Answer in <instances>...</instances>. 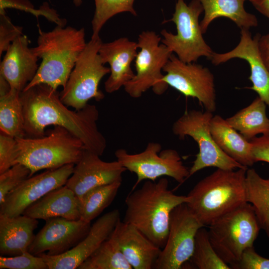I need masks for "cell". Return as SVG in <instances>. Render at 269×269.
Instances as JSON below:
<instances>
[{"label":"cell","instance_id":"obj_10","mask_svg":"<svg viewBox=\"0 0 269 269\" xmlns=\"http://www.w3.org/2000/svg\"><path fill=\"white\" fill-rule=\"evenodd\" d=\"M115 155L127 170L136 176L131 191L145 180L155 181L166 176L182 184L189 177V169L184 165L178 152L171 148L162 149L158 142H149L142 151L135 154L120 148L116 150Z\"/></svg>","mask_w":269,"mask_h":269},{"label":"cell","instance_id":"obj_11","mask_svg":"<svg viewBox=\"0 0 269 269\" xmlns=\"http://www.w3.org/2000/svg\"><path fill=\"white\" fill-rule=\"evenodd\" d=\"M161 37L153 31H142L137 42L140 49L135 60L136 73L124 86L131 97L138 98L149 88L158 95L163 94L168 86L162 80V70L172 52L163 44H159Z\"/></svg>","mask_w":269,"mask_h":269},{"label":"cell","instance_id":"obj_13","mask_svg":"<svg viewBox=\"0 0 269 269\" xmlns=\"http://www.w3.org/2000/svg\"><path fill=\"white\" fill-rule=\"evenodd\" d=\"M162 82L185 96L197 99L205 109L216 110L214 78L206 67L194 63H185L173 54L164 66Z\"/></svg>","mask_w":269,"mask_h":269},{"label":"cell","instance_id":"obj_34","mask_svg":"<svg viewBox=\"0 0 269 269\" xmlns=\"http://www.w3.org/2000/svg\"><path fill=\"white\" fill-rule=\"evenodd\" d=\"M0 269H48V268L42 257L27 251L14 256H0Z\"/></svg>","mask_w":269,"mask_h":269},{"label":"cell","instance_id":"obj_38","mask_svg":"<svg viewBox=\"0 0 269 269\" xmlns=\"http://www.w3.org/2000/svg\"><path fill=\"white\" fill-rule=\"evenodd\" d=\"M250 141L255 162L264 161L269 164V134L256 136Z\"/></svg>","mask_w":269,"mask_h":269},{"label":"cell","instance_id":"obj_27","mask_svg":"<svg viewBox=\"0 0 269 269\" xmlns=\"http://www.w3.org/2000/svg\"><path fill=\"white\" fill-rule=\"evenodd\" d=\"M20 93L11 87L0 92V132L15 138L26 136Z\"/></svg>","mask_w":269,"mask_h":269},{"label":"cell","instance_id":"obj_24","mask_svg":"<svg viewBox=\"0 0 269 269\" xmlns=\"http://www.w3.org/2000/svg\"><path fill=\"white\" fill-rule=\"evenodd\" d=\"M210 131L220 148L242 165L248 167L255 162L252 153V144L219 115L213 116Z\"/></svg>","mask_w":269,"mask_h":269},{"label":"cell","instance_id":"obj_14","mask_svg":"<svg viewBox=\"0 0 269 269\" xmlns=\"http://www.w3.org/2000/svg\"><path fill=\"white\" fill-rule=\"evenodd\" d=\"M74 166L65 165L27 178L6 196L0 204V215L15 217L22 214L28 206L47 193L65 185Z\"/></svg>","mask_w":269,"mask_h":269},{"label":"cell","instance_id":"obj_20","mask_svg":"<svg viewBox=\"0 0 269 269\" xmlns=\"http://www.w3.org/2000/svg\"><path fill=\"white\" fill-rule=\"evenodd\" d=\"M137 42L127 37H121L112 42L103 43L99 54L102 62L109 63L110 75L104 84L108 93L119 90L134 76L131 63L137 55Z\"/></svg>","mask_w":269,"mask_h":269},{"label":"cell","instance_id":"obj_8","mask_svg":"<svg viewBox=\"0 0 269 269\" xmlns=\"http://www.w3.org/2000/svg\"><path fill=\"white\" fill-rule=\"evenodd\" d=\"M213 113L205 111H186L174 122V134L183 139L187 136L197 143L199 152L189 169V177L199 170L209 167L233 170L245 167L224 152L218 146L210 131Z\"/></svg>","mask_w":269,"mask_h":269},{"label":"cell","instance_id":"obj_35","mask_svg":"<svg viewBox=\"0 0 269 269\" xmlns=\"http://www.w3.org/2000/svg\"><path fill=\"white\" fill-rule=\"evenodd\" d=\"M23 27L13 24L4 10L0 12V56L6 52L11 43L23 35Z\"/></svg>","mask_w":269,"mask_h":269},{"label":"cell","instance_id":"obj_1","mask_svg":"<svg viewBox=\"0 0 269 269\" xmlns=\"http://www.w3.org/2000/svg\"><path fill=\"white\" fill-rule=\"evenodd\" d=\"M26 135H44L49 126L63 127L83 142L85 149L101 156L107 141L97 126L99 113L94 105L73 111L60 99V93L46 84H38L21 92Z\"/></svg>","mask_w":269,"mask_h":269},{"label":"cell","instance_id":"obj_36","mask_svg":"<svg viewBox=\"0 0 269 269\" xmlns=\"http://www.w3.org/2000/svg\"><path fill=\"white\" fill-rule=\"evenodd\" d=\"M16 159V140L9 135L0 134V174L15 164Z\"/></svg>","mask_w":269,"mask_h":269},{"label":"cell","instance_id":"obj_22","mask_svg":"<svg viewBox=\"0 0 269 269\" xmlns=\"http://www.w3.org/2000/svg\"><path fill=\"white\" fill-rule=\"evenodd\" d=\"M23 215L46 220L54 217L80 219V200L65 185L47 193L28 206Z\"/></svg>","mask_w":269,"mask_h":269},{"label":"cell","instance_id":"obj_25","mask_svg":"<svg viewBox=\"0 0 269 269\" xmlns=\"http://www.w3.org/2000/svg\"><path fill=\"white\" fill-rule=\"evenodd\" d=\"M204 11L200 25L205 33L211 22L220 17H226L234 21L241 29L249 30L258 25L256 16L247 12L244 7L246 0H199Z\"/></svg>","mask_w":269,"mask_h":269},{"label":"cell","instance_id":"obj_4","mask_svg":"<svg viewBox=\"0 0 269 269\" xmlns=\"http://www.w3.org/2000/svg\"><path fill=\"white\" fill-rule=\"evenodd\" d=\"M248 168H217L197 183L187 195L186 204L204 226L247 202Z\"/></svg>","mask_w":269,"mask_h":269},{"label":"cell","instance_id":"obj_6","mask_svg":"<svg viewBox=\"0 0 269 269\" xmlns=\"http://www.w3.org/2000/svg\"><path fill=\"white\" fill-rule=\"evenodd\" d=\"M260 229L254 209L247 202L214 221L208 231L215 251L231 268L254 246Z\"/></svg>","mask_w":269,"mask_h":269},{"label":"cell","instance_id":"obj_17","mask_svg":"<svg viewBox=\"0 0 269 269\" xmlns=\"http://www.w3.org/2000/svg\"><path fill=\"white\" fill-rule=\"evenodd\" d=\"M100 156L85 149L65 184L79 199L92 188L122 182L126 168L117 160L107 162Z\"/></svg>","mask_w":269,"mask_h":269},{"label":"cell","instance_id":"obj_23","mask_svg":"<svg viewBox=\"0 0 269 269\" xmlns=\"http://www.w3.org/2000/svg\"><path fill=\"white\" fill-rule=\"evenodd\" d=\"M38 225L37 219L23 214L15 217L0 215V256H14L28 251Z\"/></svg>","mask_w":269,"mask_h":269},{"label":"cell","instance_id":"obj_40","mask_svg":"<svg viewBox=\"0 0 269 269\" xmlns=\"http://www.w3.org/2000/svg\"><path fill=\"white\" fill-rule=\"evenodd\" d=\"M254 6L269 19V0H248Z\"/></svg>","mask_w":269,"mask_h":269},{"label":"cell","instance_id":"obj_28","mask_svg":"<svg viewBox=\"0 0 269 269\" xmlns=\"http://www.w3.org/2000/svg\"><path fill=\"white\" fill-rule=\"evenodd\" d=\"M246 199L255 211L261 229L269 237V178L262 177L253 168L246 175Z\"/></svg>","mask_w":269,"mask_h":269},{"label":"cell","instance_id":"obj_9","mask_svg":"<svg viewBox=\"0 0 269 269\" xmlns=\"http://www.w3.org/2000/svg\"><path fill=\"white\" fill-rule=\"evenodd\" d=\"M203 11L199 0H192L188 5L184 0H177L172 17L164 21L173 22L177 33L162 30V44L183 62H194L201 56L211 59L214 53L203 37L199 23V17Z\"/></svg>","mask_w":269,"mask_h":269},{"label":"cell","instance_id":"obj_12","mask_svg":"<svg viewBox=\"0 0 269 269\" xmlns=\"http://www.w3.org/2000/svg\"><path fill=\"white\" fill-rule=\"evenodd\" d=\"M204 225L190 210L186 203L171 212L169 232L164 247L153 269H180L193 255L198 230Z\"/></svg>","mask_w":269,"mask_h":269},{"label":"cell","instance_id":"obj_32","mask_svg":"<svg viewBox=\"0 0 269 269\" xmlns=\"http://www.w3.org/2000/svg\"><path fill=\"white\" fill-rule=\"evenodd\" d=\"M95 10L92 20L91 38L99 37V32L106 22L114 15L129 12L134 16L137 13L134 7V0H94Z\"/></svg>","mask_w":269,"mask_h":269},{"label":"cell","instance_id":"obj_33","mask_svg":"<svg viewBox=\"0 0 269 269\" xmlns=\"http://www.w3.org/2000/svg\"><path fill=\"white\" fill-rule=\"evenodd\" d=\"M30 170L23 164L17 163L0 174V204L6 196L30 177Z\"/></svg>","mask_w":269,"mask_h":269},{"label":"cell","instance_id":"obj_19","mask_svg":"<svg viewBox=\"0 0 269 269\" xmlns=\"http://www.w3.org/2000/svg\"><path fill=\"white\" fill-rule=\"evenodd\" d=\"M28 37L22 35L10 45L0 62V75L10 87L22 92L35 76L38 58L28 47Z\"/></svg>","mask_w":269,"mask_h":269},{"label":"cell","instance_id":"obj_18","mask_svg":"<svg viewBox=\"0 0 269 269\" xmlns=\"http://www.w3.org/2000/svg\"><path fill=\"white\" fill-rule=\"evenodd\" d=\"M241 34L240 41L234 49L225 53H214L210 59L215 65L235 58L247 61L251 69L249 79L253 84L249 88L256 92L269 107V70L259 50L258 41L261 35L258 34L252 37L246 29H241Z\"/></svg>","mask_w":269,"mask_h":269},{"label":"cell","instance_id":"obj_2","mask_svg":"<svg viewBox=\"0 0 269 269\" xmlns=\"http://www.w3.org/2000/svg\"><path fill=\"white\" fill-rule=\"evenodd\" d=\"M187 201V195H176L169 189L166 178H161L157 182L146 180L126 197L123 221L135 226L162 249L167 239L172 211Z\"/></svg>","mask_w":269,"mask_h":269},{"label":"cell","instance_id":"obj_26","mask_svg":"<svg viewBox=\"0 0 269 269\" xmlns=\"http://www.w3.org/2000/svg\"><path fill=\"white\" fill-rule=\"evenodd\" d=\"M266 107L265 102L258 97L226 120L250 141L258 134H269V118L267 116Z\"/></svg>","mask_w":269,"mask_h":269},{"label":"cell","instance_id":"obj_37","mask_svg":"<svg viewBox=\"0 0 269 269\" xmlns=\"http://www.w3.org/2000/svg\"><path fill=\"white\" fill-rule=\"evenodd\" d=\"M233 269H269V259L259 255L254 246L247 248L239 261L231 266Z\"/></svg>","mask_w":269,"mask_h":269},{"label":"cell","instance_id":"obj_29","mask_svg":"<svg viewBox=\"0 0 269 269\" xmlns=\"http://www.w3.org/2000/svg\"><path fill=\"white\" fill-rule=\"evenodd\" d=\"M122 182L99 186L85 193L80 200V219L90 222L99 216L115 198Z\"/></svg>","mask_w":269,"mask_h":269},{"label":"cell","instance_id":"obj_5","mask_svg":"<svg viewBox=\"0 0 269 269\" xmlns=\"http://www.w3.org/2000/svg\"><path fill=\"white\" fill-rule=\"evenodd\" d=\"M54 127L46 135L16 138L15 164L27 166L30 170V177L40 170L75 164L85 149L81 140L66 129Z\"/></svg>","mask_w":269,"mask_h":269},{"label":"cell","instance_id":"obj_16","mask_svg":"<svg viewBox=\"0 0 269 269\" xmlns=\"http://www.w3.org/2000/svg\"><path fill=\"white\" fill-rule=\"evenodd\" d=\"M120 219L119 210L114 209L98 218L85 238L67 252L56 256L45 253L38 256L43 259L48 269H78L110 236Z\"/></svg>","mask_w":269,"mask_h":269},{"label":"cell","instance_id":"obj_30","mask_svg":"<svg viewBox=\"0 0 269 269\" xmlns=\"http://www.w3.org/2000/svg\"><path fill=\"white\" fill-rule=\"evenodd\" d=\"M111 236L78 269H132Z\"/></svg>","mask_w":269,"mask_h":269},{"label":"cell","instance_id":"obj_15","mask_svg":"<svg viewBox=\"0 0 269 269\" xmlns=\"http://www.w3.org/2000/svg\"><path fill=\"white\" fill-rule=\"evenodd\" d=\"M45 221V225L35 236L28 249V252L34 255H62L85 238L91 227V223L81 219L54 217Z\"/></svg>","mask_w":269,"mask_h":269},{"label":"cell","instance_id":"obj_31","mask_svg":"<svg viewBox=\"0 0 269 269\" xmlns=\"http://www.w3.org/2000/svg\"><path fill=\"white\" fill-rule=\"evenodd\" d=\"M203 227L199 229L196 233L193 253L189 261L196 269H230L229 265L215 251L208 231Z\"/></svg>","mask_w":269,"mask_h":269},{"label":"cell","instance_id":"obj_3","mask_svg":"<svg viewBox=\"0 0 269 269\" xmlns=\"http://www.w3.org/2000/svg\"><path fill=\"white\" fill-rule=\"evenodd\" d=\"M85 36L84 28L77 29L70 26L57 25L48 32L39 30L37 45L31 48L42 61L24 90L41 84L56 90L60 86L64 88L87 44Z\"/></svg>","mask_w":269,"mask_h":269},{"label":"cell","instance_id":"obj_21","mask_svg":"<svg viewBox=\"0 0 269 269\" xmlns=\"http://www.w3.org/2000/svg\"><path fill=\"white\" fill-rule=\"evenodd\" d=\"M111 236L133 269H153L161 249L135 226L120 219Z\"/></svg>","mask_w":269,"mask_h":269},{"label":"cell","instance_id":"obj_41","mask_svg":"<svg viewBox=\"0 0 269 269\" xmlns=\"http://www.w3.org/2000/svg\"><path fill=\"white\" fill-rule=\"evenodd\" d=\"M83 2V0H73L74 5L76 7L80 6Z\"/></svg>","mask_w":269,"mask_h":269},{"label":"cell","instance_id":"obj_7","mask_svg":"<svg viewBox=\"0 0 269 269\" xmlns=\"http://www.w3.org/2000/svg\"><path fill=\"white\" fill-rule=\"evenodd\" d=\"M102 43L100 37L91 38L80 54L60 93L61 100L68 107L79 110L92 99L97 101L104 99L105 95L99 85L102 78L110 73V69L104 66L99 54Z\"/></svg>","mask_w":269,"mask_h":269},{"label":"cell","instance_id":"obj_39","mask_svg":"<svg viewBox=\"0 0 269 269\" xmlns=\"http://www.w3.org/2000/svg\"><path fill=\"white\" fill-rule=\"evenodd\" d=\"M258 47L263 62L269 70V33L260 36L258 41Z\"/></svg>","mask_w":269,"mask_h":269}]
</instances>
